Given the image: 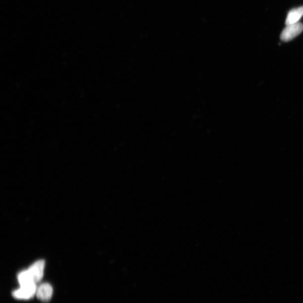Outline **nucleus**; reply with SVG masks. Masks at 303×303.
<instances>
[{"mask_svg":"<svg viewBox=\"0 0 303 303\" xmlns=\"http://www.w3.org/2000/svg\"><path fill=\"white\" fill-rule=\"evenodd\" d=\"M45 266V261L39 260L34 263L27 269L31 279L35 284H37L40 283L43 278Z\"/></svg>","mask_w":303,"mask_h":303,"instance_id":"2","label":"nucleus"},{"mask_svg":"<svg viewBox=\"0 0 303 303\" xmlns=\"http://www.w3.org/2000/svg\"><path fill=\"white\" fill-rule=\"evenodd\" d=\"M303 31V25L300 23H297L291 25H287L280 36L282 41L288 42L291 41L296 38Z\"/></svg>","mask_w":303,"mask_h":303,"instance_id":"3","label":"nucleus"},{"mask_svg":"<svg viewBox=\"0 0 303 303\" xmlns=\"http://www.w3.org/2000/svg\"><path fill=\"white\" fill-rule=\"evenodd\" d=\"M303 15V7L294 8L289 12L286 20V24L289 25L298 23Z\"/></svg>","mask_w":303,"mask_h":303,"instance_id":"5","label":"nucleus"},{"mask_svg":"<svg viewBox=\"0 0 303 303\" xmlns=\"http://www.w3.org/2000/svg\"><path fill=\"white\" fill-rule=\"evenodd\" d=\"M37 289V284H35L20 286L19 289L14 290L12 292V296L17 299V300H30V299L36 296Z\"/></svg>","mask_w":303,"mask_h":303,"instance_id":"1","label":"nucleus"},{"mask_svg":"<svg viewBox=\"0 0 303 303\" xmlns=\"http://www.w3.org/2000/svg\"><path fill=\"white\" fill-rule=\"evenodd\" d=\"M52 286L49 283H43L37 286L36 296L41 301L49 302L52 298Z\"/></svg>","mask_w":303,"mask_h":303,"instance_id":"4","label":"nucleus"}]
</instances>
